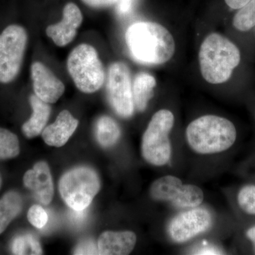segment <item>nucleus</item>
I'll return each mask as SVG.
<instances>
[{
  "instance_id": "nucleus-1",
  "label": "nucleus",
  "mask_w": 255,
  "mask_h": 255,
  "mask_svg": "<svg viewBox=\"0 0 255 255\" xmlns=\"http://www.w3.org/2000/svg\"><path fill=\"white\" fill-rule=\"evenodd\" d=\"M126 41L130 55L145 65L167 63L175 52L172 34L162 25L150 21L133 23L126 33Z\"/></svg>"
},
{
  "instance_id": "nucleus-2",
  "label": "nucleus",
  "mask_w": 255,
  "mask_h": 255,
  "mask_svg": "<svg viewBox=\"0 0 255 255\" xmlns=\"http://www.w3.org/2000/svg\"><path fill=\"white\" fill-rule=\"evenodd\" d=\"M241 58V52L233 42L219 33H211L199 50L201 75L209 83H224L231 78Z\"/></svg>"
},
{
  "instance_id": "nucleus-3",
  "label": "nucleus",
  "mask_w": 255,
  "mask_h": 255,
  "mask_svg": "<svg viewBox=\"0 0 255 255\" xmlns=\"http://www.w3.org/2000/svg\"><path fill=\"white\" fill-rule=\"evenodd\" d=\"M186 136L194 152L208 155L229 149L236 141L237 132L234 124L228 119L206 115L189 124Z\"/></svg>"
},
{
  "instance_id": "nucleus-4",
  "label": "nucleus",
  "mask_w": 255,
  "mask_h": 255,
  "mask_svg": "<svg viewBox=\"0 0 255 255\" xmlns=\"http://www.w3.org/2000/svg\"><path fill=\"white\" fill-rule=\"evenodd\" d=\"M67 68L77 88L85 94L98 91L105 80V69L93 46L82 43L70 53Z\"/></svg>"
},
{
  "instance_id": "nucleus-5",
  "label": "nucleus",
  "mask_w": 255,
  "mask_h": 255,
  "mask_svg": "<svg viewBox=\"0 0 255 255\" xmlns=\"http://www.w3.org/2000/svg\"><path fill=\"white\" fill-rule=\"evenodd\" d=\"M174 124V114L167 110L156 112L147 126L142 139V157L154 166H164L172 155L169 132Z\"/></svg>"
},
{
  "instance_id": "nucleus-6",
  "label": "nucleus",
  "mask_w": 255,
  "mask_h": 255,
  "mask_svg": "<svg viewBox=\"0 0 255 255\" xmlns=\"http://www.w3.org/2000/svg\"><path fill=\"white\" fill-rule=\"evenodd\" d=\"M100 179L93 169L76 167L64 174L59 182L62 199L71 209L83 211L100 191Z\"/></svg>"
},
{
  "instance_id": "nucleus-7",
  "label": "nucleus",
  "mask_w": 255,
  "mask_h": 255,
  "mask_svg": "<svg viewBox=\"0 0 255 255\" xmlns=\"http://www.w3.org/2000/svg\"><path fill=\"white\" fill-rule=\"evenodd\" d=\"M27 41V33L19 25H10L0 33V83H9L17 76Z\"/></svg>"
},
{
  "instance_id": "nucleus-8",
  "label": "nucleus",
  "mask_w": 255,
  "mask_h": 255,
  "mask_svg": "<svg viewBox=\"0 0 255 255\" xmlns=\"http://www.w3.org/2000/svg\"><path fill=\"white\" fill-rule=\"evenodd\" d=\"M107 95L112 108L122 118H129L134 112L130 73L122 62L111 65L107 85Z\"/></svg>"
},
{
  "instance_id": "nucleus-9",
  "label": "nucleus",
  "mask_w": 255,
  "mask_h": 255,
  "mask_svg": "<svg viewBox=\"0 0 255 255\" xmlns=\"http://www.w3.org/2000/svg\"><path fill=\"white\" fill-rule=\"evenodd\" d=\"M212 222V216L207 210L191 209L172 220L169 225V235L176 243H185L209 230Z\"/></svg>"
},
{
  "instance_id": "nucleus-10",
  "label": "nucleus",
  "mask_w": 255,
  "mask_h": 255,
  "mask_svg": "<svg viewBox=\"0 0 255 255\" xmlns=\"http://www.w3.org/2000/svg\"><path fill=\"white\" fill-rule=\"evenodd\" d=\"M31 72L35 95L46 103L58 102L65 92L63 82L41 62L32 64Z\"/></svg>"
},
{
  "instance_id": "nucleus-11",
  "label": "nucleus",
  "mask_w": 255,
  "mask_h": 255,
  "mask_svg": "<svg viewBox=\"0 0 255 255\" xmlns=\"http://www.w3.org/2000/svg\"><path fill=\"white\" fill-rule=\"evenodd\" d=\"M83 21L81 10L75 3L70 2L63 9V18L59 23L46 28L47 36L56 46H67L73 41Z\"/></svg>"
},
{
  "instance_id": "nucleus-12",
  "label": "nucleus",
  "mask_w": 255,
  "mask_h": 255,
  "mask_svg": "<svg viewBox=\"0 0 255 255\" xmlns=\"http://www.w3.org/2000/svg\"><path fill=\"white\" fill-rule=\"evenodd\" d=\"M23 184L37 201L48 205L54 195V187L49 167L46 162H38L23 176Z\"/></svg>"
},
{
  "instance_id": "nucleus-13",
  "label": "nucleus",
  "mask_w": 255,
  "mask_h": 255,
  "mask_svg": "<svg viewBox=\"0 0 255 255\" xmlns=\"http://www.w3.org/2000/svg\"><path fill=\"white\" fill-rule=\"evenodd\" d=\"M78 119L74 118L68 110H63L54 123L42 131V137L47 145L62 147L66 144L78 127Z\"/></svg>"
},
{
  "instance_id": "nucleus-14",
  "label": "nucleus",
  "mask_w": 255,
  "mask_h": 255,
  "mask_svg": "<svg viewBox=\"0 0 255 255\" xmlns=\"http://www.w3.org/2000/svg\"><path fill=\"white\" fill-rule=\"evenodd\" d=\"M137 238L131 231H107L101 235L97 243L99 255H126L130 254L136 244Z\"/></svg>"
},
{
  "instance_id": "nucleus-15",
  "label": "nucleus",
  "mask_w": 255,
  "mask_h": 255,
  "mask_svg": "<svg viewBox=\"0 0 255 255\" xmlns=\"http://www.w3.org/2000/svg\"><path fill=\"white\" fill-rule=\"evenodd\" d=\"M30 103L33 110L31 118L23 124L22 131L28 138L38 136L41 133L49 119L50 109L48 103L42 101L36 95H31Z\"/></svg>"
},
{
  "instance_id": "nucleus-16",
  "label": "nucleus",
  "mask_w": 255,
  "mask_h": 255,
  "mask_svg": "<svg viewBox=\"0 0 255 255\" xmlns=\"http://www.w3.org/2000/svg\"><path fill=\"white\" fill-rule=\"evenodd\" d=\"M155 86V79L150 74L141 72L135 77L132 87V98L137 111L144 112L147 108Z\"/></svg>"
},
{
  "instance_id": "nucleus-17",
  "label": "nucleus",
  "mask_w": 255,
  "mask_h": 255,
  "mask_svg": "<svg viewBox=\"0 0 255 255\" xmlns=\"http://www.w3.org/2000/svg\"><path fill=\"white\" fill-rule=\"evenodd\" d=\"M183 186L184 184L181 179L174 176H164L159 178L151 185V198L155 201L172 202L179 195Z\"/></svg>"
},
{
  "instance_id": "nucleus-18",
  "label": "nucleus",
  "mask_w": 255,
  "mask_h": 255,
  "mask_svg": "<svg viewBox=\"0 0 255 255\" xmlns=\"http://www.w3.org/2000/svg\"><path fill=\"white\" fill-rule=\"evenodd\" d=\"M22 199L16 191H9L0 199V234L21 212Z\"/></svg>"
},
{
  "instance_id": "nucleus-19",
  "label": "nucleus",
  "mask_w": 255,
  "mask_h": 255,
  "mask_svg": "<svg viewBox=\"0 0 255 255\" xmlns=\"http://www.w3.org/2000/svg\"><path fill=\"white\" fill-rule=\"evenodd\" d=\"M121 130L118 124L107 116L98 119L96 125V137L102 147H110L118 142Z\"/></svg>"
},
{
  "instance_id": "nucleus-20",
  "label": "nucleus",
  "mask_w": 255,
  "mask_h": 255,
  "mask_svg": "<svg viewBox=\"0 0 255 255\" xmlns=\"http://www.w3.org/2000/svg\"><path fill=\"white\" fill-rule=\"evenodd\" d=\"M204 198V192L201 188L193 184H184L179 195L172 203L177 207L195 208L201 205Z\"/></svg>"
},
{
  "instance_id": "nucleus-21",
  "label": "nucleus",
  "mask_w": 255,
  "mask_h": 255,
  "mask_svg": "<svg viewBox=\"0 0 255 255\" xmlns=\"http://www.w3.org/2000/svg\"><path fill=\"white\" fill-rule=\"evenodd\" d=\"M11 252L13 254L18 255L43 254L39 241L31 234L21 235L15 238L11 243Z\"/></svg>"
},
{
  "instance_id": "nucleus-22",
  "label": "nucleus",
  "mask_w": 255,
  "mask_h": 255,
  "mask_svg": "<svg viewBox=\"0 0 255 255\" xmlns=\"http://www.w3.org/2000/svg\"><path fill=\"white\" fill-rule=\"evenodd\" d=\"M19 152L17 136L6 129L0 128V159L14 158Z\"/></svg>"
},
{
  "instance_id": "nucleus-23",
  "label": "nucleus",
  "mask_w": 255,
  "mask_h": 255,
  "mask_svg": "<svg viewBox=\"0 0 255 255\" xmlns=\"http://www.w3.org/2000/svg\"><path fill=\"white\" fill-rule=\"evenodd\" d=\"M239 9L233 18V26L238 31H249L255 26V0H251Z\"/></svg>"
},
{
  "instance_id": "nucleus-24",
  "label": "nucleus",
  "mask_w": 255,
  "mask_h": 255,
  "mask_svg": "<svg viewBox=\"0 0 255 255\" xmlns=\"http://www.w3.org/2000/svg\"><path fill=\"white\" fill-rule=\"evenodd\" d=\"M238 204L245 212L255 215V186H246L240 191Z\"/></svg>"
},
{
  "instance_id": "nucleus-25",
  "label": "nucleus",
  "mask_w": 255,
  "mask_h": 255,
  "mask_svg": "<svg viewBox=\"0 0 255 255\" xmlns=\"http://www.w3.org/2000/svg\"><path fill=\"white\" fill-rule=\"evenodd\" d=\"M27 218L32 226L38 229L44 228L48 221L46 211L39 205H33L30 208L28 211Z\"/></svg>"
},
{
  "instance_id": "nucleus-26",
  "label": "nucleus",
  "mask_w": 255,
  "mask_h": 255,
  "mask_svg": "<svg viewBox=\"0 0 255 255\" xmlns=\"http://www.w3.org/2000/svg\"><path fill=\"white\" fill-rule=\"evenodd\" d=\"M74 255H99L98 248L95 242L87 239L80 242L73 251Z\"/></svg>"
},
{
  "instance_id": "nucleus-27",
  "label": "nucleus",
  "mask_w": 255,
  "mask_h": 255,
  "mask_svg": "<svg viewBox=\"0 0 255 255\" xmlns=\"http://www.w3.org/2000/svg\"><path fill=\"white\" fill-rule=\"evenodd\" d=\"M117 13L120 16H127L131 12L135 4V0H119L117 3Z\"/></svg>"
},
{
  "instance_id": "nucleus-28",
  "label": "nucleus",
  "mask_w": 255,
  "mask_h": 255,
  "mask_svg": "<svg viewBox=\"0 0 255 255\" xmlns=\"http://www.w3.org/2000/svg\"><path fill=\"white\" fill-rule=\"evenodd\" d=\"M82 1L90 7L100 9V8L109 7L117 4L119 0H82Z\"/></svg>"
},
{
  "instance_id": "nucleus-29",
  "label": "nucleus",
  "mask_w": 255,
  "mask_h": 255,
  "mask_svg": "<svg viewBox=\"0 0 255 255\" xmlns=\"http://www.w3.org/2000/svg\"><path fill=\"white\" fill-rule=\"evenodd\" d=\"M73 210V211H72V214H70V218H71L73 222L76 223V224L82 223V221H84V219H85V216H86L85 210L86 209L83 210V211H75V210Z\"/></svg>"
},
{
  "instance_id": "nucleus-30",
  "label": "nucleus",
  "mask_w": 255,
  "mask_h": 255,
  "mask_svg": "<svg viewBox=\"0 0 255 255\" xmlns=\"http://www.w3.org/2000/svg\"><path fill=\"white\" fill-rule=\"evenodd\" d=\"M251 0H225L228 6L233 9H239Z\"/></svg>"
},
{
  "instance_id": "nucleus-31",
  "label": "nucleus",
  "mask_w": 255,
  "mask_h": 255,
  "mask_svg": "<svg viewBox=\"0 0 255 255\" xmlns=\"http://www.w3.org/2000/svg\"><path fill=\"white\" fill-rule=\"evenodd\" d=\"M197 255H220L221 254V252L216 250L213 247L206 246L201 248L200 251H198Z\"/></svg>"
},
{
  "instance_id": "nucleus-32",
  "label": "nucleus",
  "mask_w": 255,
  "mask_h": 255,
  "mask_svg": "<svg viewBox=\"0 0 255 255\" xmlns=\"http://www.w3.org/2000/svg\"><path fill=\"white\" fill-rule=\"evenodd\" d=\"M247 236L254 243L255 251V226L248 230V232H247Z\"/></svg>"
},
{
  "instance_id": "nucleus-33",
  "label": "nucleus",
  "mask_w": 255,
  "mask_h": 255,
  "mask_svg": "<svg viewBox=\"0 0 255 255\" xmlns=\"http://www.w3.org/2000/svg\"><path fill=\"white\" fill-rule=\"evenodd\" d=\"M1 178L0 177V187H1Z\"/></svg>"
}]
</instances>
